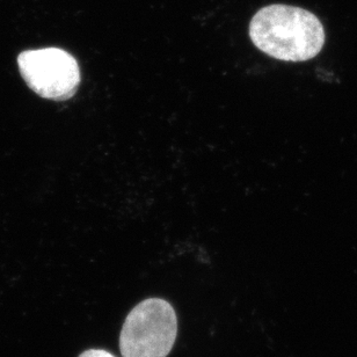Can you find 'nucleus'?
<instances>
[{
  "label": "nucleus",
  "instance_id": "obj_1",
  "mask_svg": "<svg viewBox=\"0 0 357 357\" xmlns=\"http://www.w3.org/2000/svg\"><path fill=\"white\" fill-rule=\"evenodd\" d=\"M253 45L273 59L306 62L318 56L326 34L318 17L301 7L274 3L258 10L250 24Z\"/></svg>",
  "mask_w": 357,
  "mask_h": 357
},
{
  "label": "nucleus",
  "instance_id": "obj_2",
  "mask_svg": "<svg viewBox=\"0 0 357 357\" xmlns=\"http://www.w3.org/2000/svg\"><path fill=\"white\" fill-rule=\"evenodd\" d=\"M178 318L162 298H148L131 310L120 334L123 357H167L176 344Z\"/></svg>",
  "mask_w": 357,
  "mask_h": 357
},
{
  "label": "nucleus",
  "instance_id": "obj_3",
  "mask_svg": "<svg viewBox=\"0 0 357 357\" xmlns=\"http://www.w3.org/2000/svg\"><path fill=\"white\" fill-rule=\"evenodd\" d=\"M17 66L28 87L45 99L66 101L76 94L79 86L78 62L63 49L43 48L21 52Z\"/></svg>",
  "mask_w": 357,
  "mask_h": 357
},
{
  "label": "nucleus",
  "instance_id": "obj_4",
  "mask_svg": "<svg viewBox=\"0 0 357 357\" xmlns=\"http://www.w3.org/2000/svg\"><path fill=\"white\" fill-rule=\"evenodd\" d=\"M79 357H115L114 355L110 354L107 351L103 349H89V351H84L83 354Z\"/></svg>",
  "mask_w": 357,
  "mask_h": 357
}]
</instances>
